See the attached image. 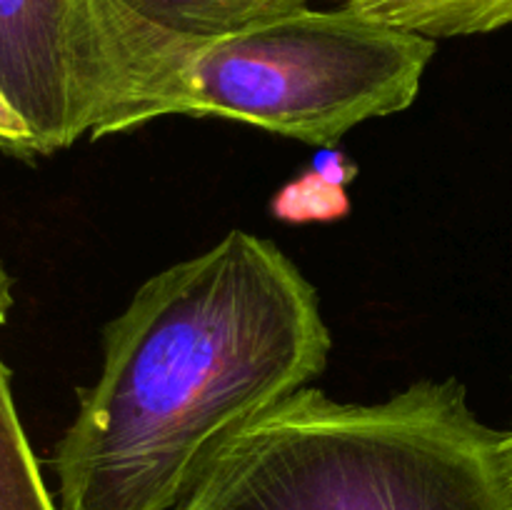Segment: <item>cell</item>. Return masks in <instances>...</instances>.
Masks as SVG:
<instances>
[{"label": "cell", "instance_id": "obj_10", "mask_svg": "<svg viewBox=\"0 0 512 510\" xmlns=\"http://www.w3.org/2000/svg\"><path fill=\"white\" fill-rule=\"evenodd\" d=\"M178 510H195V508H178Z\"/></svg>", "mask_w": 512, "mask_h": 510}, {"label": "cell", "instance_id": "obj_1", "mask_svg": "<svg viewBox=\"0 0 512 510\" xmlns=\"http://www.w3.org/2000/svg\"><path fill=\"white\" fill-rule=\"evenodd\" d=\"M103 355L55 448L60 510H170L223 445L323 373L330 330L298 265L233 230L145 280Z\"/></svg>", "mask_w": 512, "mask_h": 510}, {"label": "cell", "instance_id": "obj_4", "mask_svg": "<svg viewBox=\"0 0 512 510\" xmlns=\"http://www.w3.org/2000/svg\"><path fill=\"white\" fill-rule=\"evenodd\" d=\"M103 3L0 0V98L28 130V155L93 135Z\"/></svg>", "mask_w": 512, "mask_h": 510}, {"label": "cell", "instance_id": "obj_7", "mask_svg": "<svg viewBox=\"0 0 512 510\" xmlns=\"http://www.w3.org/2000/svg\"><path fill=\"white\" fill-rule=\"evenodd\" d=\"M0 510H60L50 498L0 360Z\"/></svg>", "mask_w": 512, "mask_h": 510}, {"label": "cell", "instance_id": "obj_9", "mask_svg": "<svg viewBox=\"0 0 512 510\" xmlns=\"http://www.w3.org/2000/svg\"><path fill=\"white\" fill-rule=\"evenodd\" d=\"M10 310H13V280H10L5 265L0 263V325L8 320Z\"/></svg>", "mask_w": 512, "mask_h": 510}, {"label": "cell", "instance_id": "obj_5", "mask_svg": "<svg viewBox=\"0 0 512 510\" xmlns=\"http://www.w3.org/2000/svg\"><path fill=\"white\" fill-rule=\"evenodd\" d=\"M345 8L430 40L512 25V0H343Z\"/></svg>", "mask_w": 512, "mask_h": 510}, {"label": "cell", "instance_id": "obj_6", "mask_svg": "<svg viewBox=\"0 0 512 510\" xmlns=\"http://www.w3.org/2000/svg\"><path fill=\"white\" fill-rule=\"evenodd\" d=\"M148 23L185 35L218 38L310 8V0H120Z\"/></svg>", "mask_w": 512, "mask_h": 510}, {"label": "cell", "instance_id": "obj_2", "mask_svg": "<svg viewBox=\"0 0 512 510\" xmlns=\"http://www.w3.org/2000/svg\"><path fill=\"white\" fill-rule=\"evenodd\" d=\"M435 40L313 10L218 38H185L105 0L90 138L165 115L228 118L310 145L410 108Z\"/></svg>", "mask_w": 512, "mask_h": 510}, {"label": "cell", "instance_id": "obj_3", "mask_svg": "<svg viewBox=\"0 0 512 510\" xmlns=\"http://www.w3.org/2000/svg\"><path fill=\"white\" fill-rule=\"evenodd\" d=\"M178 508L512 510V433L455 378L380 403L303 388L223 445Z\"/></svg>", "mask_w": 512, "mask_h": 510}, {"label": "cell", "instance_id": "obj_8", "mask_svg": "<svg viewBox=\"0 0 512 510\" xmlns=\"http://www.w3.org/2000/svg\"><path fill=\"white\" fill-rule=\"evenodd\" d=\"M28 143V130H25L23 120L0 98V145L18 155H28Z\"/></svg>", "mask_w": 512, "mask_h": 510}]
</instances>
